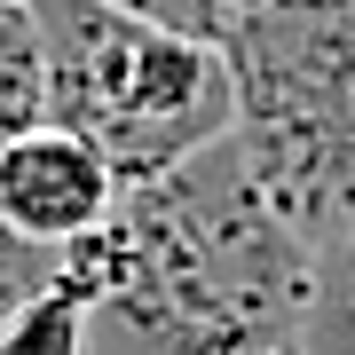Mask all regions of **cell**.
<instances>
[{
    "instance_id": "1",
    "label": "cell",
    "mask_w": 355,
    "mask_h": 355,
    "mask_svg": "<svg viewBox=\"0 0 355 355\" xmlns=\"http://www.w3.org/2000/svg\"><path fill=\"white\" fill-rule=\"evenodd\" d=\"M87 292V355H300L316 245L253 182L237 135L158 182L64 253Z\"/></svg>"
},
{
    "instance_id": "2",
    "label": "cell",
    "mask_w": 355,
    "mask_h": 355,
    "mask_svg": "<svg viewBox=\"0 0 355 355\" xmlns=\"http://www.w3.org/2000/svg\"><path fill=\"white\" fill-rule=\"evenodd\" d=\"M237 150L308 245L355 229V0H229Z\"/></svg>"
},
{
    "instance_id": "3",
    "label": "cell",
    "mask_w": 355,
    "mask_h": 355,
    "mask_svg": "<svg viewBox=\"0 0 355 355\" xmlns=\"http://www.w3.org/2000/svg\"><path fill=\"white\" fill-rule=\"evenodd\" d=\"M48 32V119L87 135L119 182H158L237 135L221 40L174 32L119 0H32Z\"/></svg>"
},
{
    "instance_id": "4",
    "label": "cell",
    "mask_w": 355,
    "mask_h": 355,
    "mask_svg": "<svg viewBox=\"0 0 355 355\" xmlns=\"http://www.w3.org/2000/svg\"><path fill=\"white\" fill-rule=\"evenodd\" d=\"M127 182L119 166L95 150L87 135L71 127H32L0 150V229L24 245H48V253H71L79 237H95L103 221L119 214Z\"/></svg>"
},
{
    "instance_id": "5",
    "label": "cell",
    "mask_w": 355,
    "mask_h": 355,
    "mask_svg": "<svg viewBox=\"0 0 355 355\" xmlns=\"http://www.w3.org/2000/svg\"><path fill=\"white\" fill-rule=\"evenodd\" d=\"M48 127V32L32 0H0V150Z\"/></svg>"
},
{
    "instance_id": "6",
    "label": "cell",
    "mask_w": 355,
    "mask_h": 355,
    "mask_svg": "<svg viewBox=\"0 0 355 355\" xmlns=\"http://www.w3.org/2000/svg\"><path fill=\"white\" fill-rule=\"evenodd\" d=\"M300 355H355V229L316 245V284L300 316Z\"/></svg>"
},
{
    "instance_id": "7",
    "label": "cell",
    "mask_w": 355,
    "mask_h": 355,
    "mask_svg": "<svg viewBox=\"0 0 355 355\" xmlns=\"http://www.w3.org/2000/svg\"><path fill=\"white\" fill-rule=\"evenodd\" d=\"M0 355H87V292L55 277L40 300H24L0 324Z\"/></svg>"
},
{
    "instance_id": "8",
    "label": "cell",
    "mask_w": 355,
    "mask_h": 355,
    "mask_svg": "<svg viewBox=\"0 0 355 355\" xmlns=\"http://www.w3.org/2000/svg\"><path fill=\"white\" fill-rule=\"evenodd\" d=\"M119 8H135V16H158V24H174V32H198V40H221V8H229V0H119Z\"/></svg>"
}]
</instances>
